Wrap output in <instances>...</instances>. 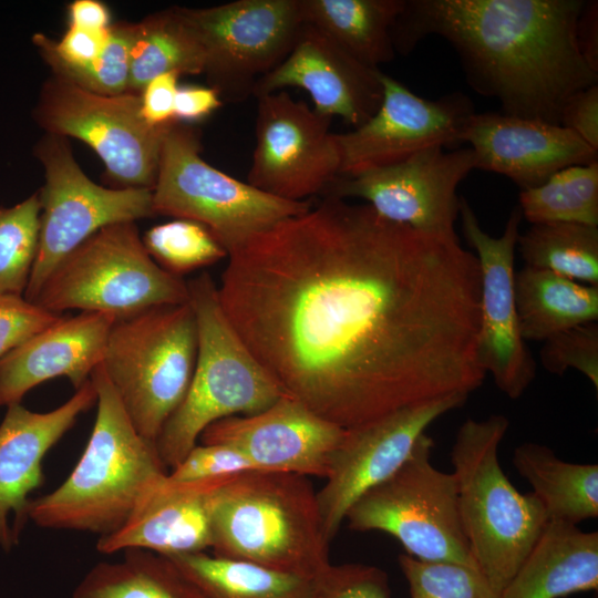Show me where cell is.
I'll return each mask as SVG.
<instances>
[{"mask_svg":"<svg viewBox=\"0 0 598 598\" xmlns=\"http://www.w3.org/2000/svg\"><path fill=\"white\" fill-rule=\"evenodd\" d=\"M480 289L458 238L328 195L231 251L217 293L282 393L352 429L482 385Z\"/></svg>","mask_w":598,"mask_h":598,"instance_id":"1","label":"cell"},{"mask_svg":"<svg viewBox=\"0 0 598 598\" xmlns=\"http://www.w3.org/2000/svg\"><path fill=\"white\" fill-rule=\"evenodd\" d=\"M585 0H405L392 41L409 54L437 35L456 52L468 85L504 114L559 125L566 100L598 84L576 27Z\"/></svg>","mask_w":598,"mask_h":598,"instance_id":"2","label":"cell"},{"mask_svg":"<svg viewBox=\"0 0 598 598\" xmlns=\"http://www.w3.org/2000/svg\"><path fill=\"white\" fill-rule=\"evenodd\" d=\"M96 417L71 474L52 492L30 501L38 526L110 535L121 528L168 470L156 443L137 432L100 364L91 374Z\"/></svg>","mask_w":598,"mask_h":598,"instance_id":"3","label":"cell"},{"mask_svg":"<svg viewBox=\"0 0 598 598\" xmlns=\"http://www.w3.org/2000/svg\"><path fill=\"white\" fill-rule=\"evenodd\" d=\"M213 555L313 578L331 563L317 491L305 475L248 472L216 489Z\"/></svg>","mask_w":598,"mask_h":598,"instance_id":"4","label":"cell"},{"mask_svg":"<svg viewBox=\"0 0 598 598\" xmlns=\"http://www.w3.org/2000/svg\"><path fill=\"white\" fill-rule=\"evenodd\" d=\"M509 421L467 419L451 451L458 512L471 555L501 596L549 522L539 499L522 494L498 460Z\"/></svg>","mask_w":598,"mask_h":598,"instance_id":"5","label":"cell"},{"mask_svg":"<svg viewBox=\"0 0 598 598\" xmlns=\"http://www.w3.org/2000/svg\"><path fill=\"white\" fill-rule=\"evenodd\" d=\"M197 323V358L188 391L156 440L173 470L212 423L267 409L282 391L257 361L226 317L207 272L187 282Z\"/></svg>","mask_w":598,"mask_h":598,"instance_id":"6","label":"cell"},{"mask_svg":"<svg viewBox=\"0 0 598 598\" xmlns=\"http://www.w3.org/2000/svg\"><path fill=\"white\" fill-rule=\"evenodd\" d=\"M192 305H163L116 319L101 363L140 434L156 442L184 400L197 358Z\"/></svg>","mask_w":598,"mask_h":598,"instance_id":"7","label":"cell"},{"mask_svg":"<svg viewBox=\"0 0 598 598\" xmlns=\"http://www.w3.org/2000/svg\"><path fill=\"white\" fill-rule=\"evenodd\" d=\"M200 133L175 122L165 135L152 189L155 215L205 226L229 255L277 223L308 210L310 200L269 195L215 168L200 155Z\"/></svg>","mask_w":598,"mask_h":598,"instance_id":"8","label":"cell"},{"mask_svg":"<svg viewBox=\"0 0 598 598\" xmlns=\"http://www.w3.org/2000/svg\"><path fill=\"white\" fill-rule=\"evenodd\" d=\"M189 301L187 282L147 252L135 221L106 226L66 255L34 303L53 313L104 312L116 319L148 308Z\"/></svg>","mask_w":598,"mask_h":598,"instance_id":"9","label":"cell"},{"mask_svg":"<svg viewBox=\"0 0 598 598\" xmlns=\"http://www.w3.org/2000/svg\"><path fill=\"white\" fill-rule=\"evenodd\" d=\"M433 446L426 432L421 434L402 465L362 494L346 520L355 532L393 536L414 558L478 569L463 530L455 478L433 466Z\"/></svg>","mask_w":598,"mask_h":598,"instance_id":"10","label":"cell"},{"mask_svg":"<svg viewBox=\"0 0 598 598\" xmlns=\"http://www.w3.org/2000/svg\"><path fill=\"white\" fill-rule=\"evenodd\" d=\"M32 116L44 133L90 146L116 188L151 190L165 135L175 123L147 124L138 93L101 95L53 74L42 84Z\"/></svg>","mask_w":598,"mask_h":598,"instance_id":"11","label":"cell"},{"mask_svg":"<svg viewBox=\"0 0 598 598\" xmlns=\"http://www.w3.org/2000/svg\"><path fill=\"white\" fill-rule=\"evenodd\" d=\"M34 155L43 166L44 184L37 192L38 252L23 295L31 302L55 266L96 231L154 216L151 189L94 183L76 162L69 138L44 133Z\"/></svg>","mask_w":598,"mask_h":598,"instance_id":"12","label":"cell"},{"mask_svg":"<svg viewBox=\"0 0 598 598\" xmlns=\"http://www.w3.org/2000/svg\"><path fill=\"white\" fill-rule=\"evenodd\" d=\"M183 11L205 51L208 86L241 102L292 50L305 24L300 0H236Z\"/></svg>","mask_w":598,"mask_h":598,"instance_id":"13","label":"cell"},{"mask_svg":"<svg viewBox=\"0 0 598 598\" xmlns=\"http://www.w3.org/2000/svg\"><path fill=\"white\" fill-rule=\"evenodd\" d=\"M256 143L247 183L279 198L303 202L339 178L332 118L285 91L257 97Z\"/></svg>","mask_w":598,"mask_h":598,"instance_id":"14","label":"cell"},{"mask_svg":"<svg viewBox=\"0 0 598 598\" xmlns=\"http://www.w3.org/2000/svg\"><path fill=\"white\" fill-rule=\"evenodd\" d=\"M475 166L471 147L453 151L431 147L389 166L339 177L328 195L361 198L386 220L424 234L457 238L456 190Z\"/></svg>","mask_w":598,"mask_h":598,"instance_id":"15","label":"cell"},{"mask_svg":"<svg viewBox=\"0 0 598 598\" xmlns=\"http://www.w3.org/2000/svg\"><path fill=\"white\" fill-rule=\"evenodd\" d=\"M379 78L383 96L378 111L352 131L336 134L339 177L389 166L426 148L462 144L475 113L471 99L461 92L427 100L381 70Z\"/></svg>","mask_w":598,"mask_h":598,"instance_id":"16","label":"cell"},{"mask_svg":"<svg viewBox=\"0 0 598 598\" xmlns=\"http://www.w3.org/2000/svg\"><path fill=\"white\" fill-rule=\"evenodd\" d=\"M458 216L467 244L476 251L481 271L478 359L495 385L518 399L536 374V362L522 337L515 299V249L523 219L518 206L499 237L488 235L464 197Z\"/></svg>","mask_w":598,"mask_h":598,"instance_id":"17","label":"cell"},{"mask_svg":"<svg viewBox=\"0 0 598 598\" xmlns=\"http://www.w3.org/2000/svg\"><path fill=\"white\" fill-rule=\"evenodd\" d=\"M467 394H451L403 408L370 423L346 429L317 501L331 542L353 503L392 475L421 434L439 417L462 406Z\"/></svg>","mask_w":598,"mask_h":598,"instance_id":"18","label":"cell"},{"mask_svg":"<svg viewBox=\"0 0 598 598\" xmlns=\"http://www.w3.org/2000/svg\"><path fill=\"white\" fill-rule=\"evenodd\" d=\"M344 430L282 395L261 412L212 423L198 442L238 448L265 472L324 478Z\"/></svg>","mask_w":598,"mask_h":598,"instance_id":"19","label":"cell"},{"mask_svg":"<svg viewBox=\"0 0 598 598\" xmlns=\"http://www.w3.org/2000/svg\"><path fill=\"white\" fill-rule=\"evenodd\" d=\"M379 72L305 22L288 56L256 83L252 95L300 87L309 93L318 114L341 117L355 128L380 107L383 89Z\"/></svg>","mask_w":598,"mask_h":598,"instance_id":"20","label":"cell"},{"mask_svg":"<svg viewBox=\"0 0 598 598\" xmlns=\"http://www.w3.org/2000/svg\"><path fill=\"white\" fill-rule=\"evenodd\" d=\"M462 141L473 150L476 169L504 175L520 190L568 166L598 161L597 150L561 125L502 112H475Z\"/></svg>","mask_w":598,"mask_h":598,"instance_id":"21","label":"cell"},{"mask_svg":"<svg viewBox=\"0 0 598 598\" xmlns=\"http://www.w3.org/2000/svg\"><path fill=\"white\" fill-rule=\"evenodd\" d=\"M96 400L90 379L66 402L48 412H33L20 403L8 405L0 424V545L4 549L18 540L28 517L29 494L43 484L45 454Z\"/></svg>","mask_w":598,"mask_h":598,"instance_id":"22","label":"cell"},{"mask_svg":"<svg viewBox=\"0 0 598 598\" xmlns=\"http://www.w3.org/2000/svg\"><path fill=\"white\" fill-rule=\"evenodd\" d=\"M227 478L175 482L167 474L121 528L99 538L97 550L137 548L172 557L210 549L214 497Z\"/></svg>","mask_w":598,"mask_h":598,"instance_id":"23","label":"cell"},{"mask_svg":"<svg viewBox=\"0 0 598 598\" xmlns=\"http://www.w3.org/2000/svg\"><path fill=\"white\" fill-rule=\"evenodd\" d=\"M115 320L104 312L61 317L13 350L0 362V405L20 403L28 391L58 377L80 389L102 363Z\"/></svg>","mask_w":598,"mask_h":598,"instance_id":"24","label":"cell"},{"mask_svg":"<svg viewBox=\"0 0 598 598\" xmlns=\"http://www.w3.org/2000/svg\"><path fill=\"white\" fill-rule=\"evenodd\" d=\"M598 588V533L549 520L501 598H563Z\"/></svg>","mask_w":598,"mask_h":598,"instance_id":"25","label":"cell"},{"mask_svg":"<svg viewBox=\"0 0 598 598\" xmlns=\"http://www.w3.org/2000/svg\"><path fill=\"white\" fill-rule=\"evenodd\" d=\"M405 0H300L309 23L371 69L392 61L394 23Z\"/></svg>","mask_w":598,"mask_h":598,"instance_id":"26","label":"cell"},{"mask_svg":"<svg viewBox=\"0 0 598 598\" xmlns=\"http://www.w3.org/2000/svg\"><path fill=\"white\" fill-rule=\"evenodd\" d=\"M515 299L525 341H545L598 319V286L584 285L548 270L525 266L515 272Z\"/></svg>","mask_w":598,"mask_h":598,"instance_id":"27","label":"cell"},{"mask_svg":"<svg viewBox=\"0 0 598 598\" xmlns=\"http://www.w3.org/2000/svg\"><path fill=\"white\" fill-rule=\"evenodd\" d=\"M513 465L533 488L548 520L578 525L598 516V465L558 458L549 447L526 442L513 453Z\"/></svg>","mask_w":598,"mask_h":598,"instance_id":"28","label":"cell"},{"mask_svg":"<svg viewBox=\"0 0 598 598\" xmlns=\"http://www.w3.org/2000/svg\"><path fill=\"white\" fill-rule=\"evenodd\" d=\"M204 69V47L183 7L157 11L135 22L128 92L140 94L148 81L164 73L198 75Z\"/></svg>","mask_w":598,"mask_h":598,"instance_id":"29","label":"cell"},{"mask_svg":"<svg viewBox=\"0 0 598 598\" xmlns=\"http://www.w3.org/2000/svg\"><path fill=\"white\" fill-rule=\"evenodd\" d=\"M117 561L94 565L73 598H207L172 558L145 549H126Z\"/></svg>","mask_w":598,"mask_h":598,"instance_id":"30","label":"cell"},{"mask_svg":"<svg viewBox=\"0 0 598 598\" xmlns=\"http://www.w3.org/2000/svg\"><path fill=\"white\" fill-rule=\"evenodd\" d=\"M207 598H311L313 578L209 555L169 557Z\"/></svg>","mask_w":598,"mask_h":598,"instance_id":"31","label":"cell"},{"mask_svg":"<svg viewBox=\"0 0 598 598\" xmlns=\"http://www.w3.org/2000/svg\"><path fill=\"white\" fill-rule=\"evenodd\" d=\"M517 246L525 266L598 286V227L574 223L532 224Z\"/></svg>","mask_w":598,"mask_h":598,"instance_id":"32","label":"cell"},{"mask_svg":"<svg viewBox=\"0 0 598 598\" xmlns=\"http://www.w3.org/2000/svg\"><path fill=\"white\" fill-rule=\"evenodd\" d=\"M517 206L530 224L574 223L598 227V161L568 166L542 185L520 190Z\"/></svg>","mask_w":598,"mask_h":598,"instance_id":"33","label":"cell"},{"mask_svg":"<svg viewBox=\"0 0 598 598\" xmlns=\"http://www.w3.org/2000/svg\"><path fill=\"white\" fill-rule=\"evenodd\" d=\"M38 193L0 207V296H23L35 261L40 229Z\"/></svg>","mask_w":598,"mask_h":598,"instance_id":"34","label":"cell"},{"mask_svg":"<svg viewBox=\"0 0 598 598\" xmlns=\"http://www.w3.org/2000/svg\"><path fill=\"white\" fill-rule=\"evenodd\" d=\"M154 261L165 271L182 277L228 257L226 249L202 224L175 218L150 228L142 236Z\"/></svg>","mask_w":598,"mask_h":598,"instance_id":"35","label":"cell"},{"mask_svg":"<svg viewBox=\"0 0 598 598\" xmlns=\"http://www.w3.org/2000/svg\"><path fill=\"white\" fill-rule=\"evenodd\" d=\"M411 598H501L482 573L452 561L398 557Z\"/></svg>","mask_w":598,"mask_h":598,"instance_id":"36","label":"cell"},{"mask_svg":"<svg viewBox=\"0 0 598 598\" xmlns=\"http://www.w3.org/2000/svg\"><path fill=\"white\" fill-rule=\"evenodd\" d=\"M135 22H113L107 42L91 64L78 69H58L52 74L101 95H118L128 91L131 50Z\"/></svg>","mask_w":598,"mask_h":598,"instance_id":"37","label":"cell"},{"mask_svg":"<svg viewBox=\"0 0 598 598\" xmlns=\"http://www.w3.org/2000/svg\"><path fill=\"white\" fill-rule=\"evenodd\" d=\"M543 367L563 375L568 369L582 373L598 390V324L584 323L544 341L540 350Z\"/></svg>","mask_w":598,"mask_h":598,"instance_id":"38","label":"cell"},{"mask_svg":"<svg viewBox=\"0 0 598 598\" xmlns=\"http://www.w3.org/2000/svg\"><path fill=\"white\" fill-rule=\"evenodd\" d=\"M311 598H392L388 574L372 565L330 564L315 577Z\"/></svg>","mask_w":598,"mask_h":598,"instance_id":"39","label":"cell"},{"mask_svg":"<svg viewBox=\"0 0 598 598\" xmlns=\"http://www.w3.org/2000/svg\"><path fill=\"white\" fill-rule=\"evenodd\" d=\"M248 472H265L245 453L225 444L197 443L168 477L175 482L223 478Z\"/></svg>","mask_w":598,"mask_h":598,"instance_id":"40","label":"cell"},{"mask_svg":"<svg viewBox=\"0 0 598 598\" xmlns=\"http://www.w3.org/2000/svg\"><path fill=\"white\" fill-rule=\"evenodd\" d=\"M61 317L23 296H0V362Z\"/></svg>","mask_w":598,"mask_h":598,"instance_id":"41","label":"cell"},{"mask_svg":"<svg viewBox=\"0 0 598 598\" xmlns=\"http://www.w3.org/2000/svg\"><path fill=\"white\" fill-rule=\"evenodd\" d=\"M559 125L598 151V84L582 89L566 100Z\"/></svg>","mask_w":598,"mask_h":598,"instance_id":"42","label":"cell"},{"mask_svg":"<svg viewBox=\"0 0 598 598\" xmlns=\"http://www.w3.org/2000/svg\"><path fill=\"white\" fill-rule=\"evenodd\" d=\"M179 74L175 72L155 76L146 83L140 93L141 113L147 124L165 126L174 122L175 99L179 89Z\"/></svg>","mask_w":598,"mask_h":598,"instance_id":"43","label":"cell"},{"mask_svg":"<svg viewBox=\"0 0 598 598\" xmlns=\"http://www.w3.org/2000/svg\"><path fill=\"white\" fill-rule=\"evenodd\" d=\"M221 97L210 86H179L175 99L177 122L193 124L202 121L221 106Z\"/></svg>","mask_w":598,"mask_h":598,"instance_id":"44","label":"cell"},{"mask_svg":"<svg viewBox=\"0 0 598 598\" xmlns=\"http://www.w3.org/2000/svg\"><path fill=\"white\" fill-rule=\"evenodd\" d=\"M576 38L581 55L598 72V1L585 0L577 20Z\"/></svg>","mask_w":598,"mask_h":598,"instance_id":"45","label":"cell"},{"mask_svg":"<svg viewBox=\"0 0 598 598\" xmlns=\"http://www.w3.org/2000/svg\"><path fill=\"white\" fill-rule=\"evenodd\" d=\"M69 25L105 31L113 23L106 4L97 0H74L68 6Z\"/></svg>","mask_w":598,"mask_h":598,"instance_id":"46","label":"cell"}]
</instances>
